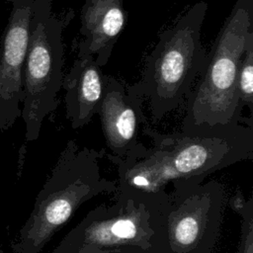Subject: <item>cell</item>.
<instances>
[{
    "label": "cell",
    "instance_id": "cell-8",
    "mask_svg": "<svg viewBox=\"0 0 253 253\" xmlns=\"http://www.w3.org/2000/svg\"><path fill=\"white\" fill-rule=\"evenodd\" d=\"M11 11L0 42V131L21 116L23 68L28 49L32 0H9Z\"/></svg>",
    "mask_w": 253,
    "mask_h": 253
},
{
    "label": "cell",
    "instance_id": "cell-4",
    "mask_svg": "<svg viewBox=\"0 0 253 253\" xmlns=\"http://www.w3.org/2000/svg\"><path fill=\"white\" fill-rule=\"evenodd\" d=\"M208 10L198 1L176 23L158 35V41L144 60L141 78L133 85L148 99L154 122L179 108L188 98L205 67L207 51L201 41Z\"/></svg>",
    "mask_w": 253,
    "mask_h": 253
},
{
    "label": "cell",
    "instance_id": "cell-7",
    "mask_svg": "<svg viewBox=\"0 0 253 253\" xmlns=\"http://www.w3.org/2000/svg\"><path fill=\"white\" fill-rule=\"evenodd\" d=\"M203 177L171 182L164 208L165 253H212L226 202L224 186Z\"/></svg>",
    "mask_w": 253,
    "mask_h": 253
},
{
    "label": "cell",
    "instance_id": "cell-10",
    "mask_svg": "<svg viewBox=\"0 0 253 253\" xmlns=\"http://www.w3.org/2000/svg\"><path fill=\"white\" fill-rule=\"evenodd\" d=\"M127 14L123 0H87L80 11L78 57L92 55L100 67L107 64L124 31Z\"/></svg>",
    "mask_w": 253,
    "mask_h": 253
},
{
    "label": "cell",
    "instance_id": "cell-11",
    "mask_svg": "<svg viewBox=\"0 0 253 253\" xmlns=\"http://www.w3.org/2000/svg\"><path fill=\"white\" fill-rule=\"evenodd\" d=\"M105 75L92 55L77 57L63 76L66 118L73 129L88 125L96 115L104 91Z\"/></svg>",
    "mask_w": 253,
    "mask_h": 253
},
{
    "label": "cell",
    "instance_id": "cell-2",
    "mask_svg": "<svg viewBox=\"0 0 253 253\" xmlns=\"http://www.w3.org/2000/svg\"><path fill=\"white\" fill-rule=\"evenodd\" d=\"M253 33V0H236L207 53L197 84L191 89L181 130L253 126V118L242 116L237 77L249 35Z\"/></svg>",
    "mask_w": 253,
    "mask_h": 253
},
{
    "label": "cell",
    "instance_id": "cell-6",
    "mask_svg": "<svg viewBox=\"0 0 253 253\" xmlns=\"http://www.w3.org/2000/svg\"><path fill=\"white\" fill-rule=\"evenodd\" d=\"M62 31L63 22L52 13L51 0H32L21 109L27 141L38 139L43 120L58 106L64 65Z\"/></svg>",
    "mask_w": 253,
    "mask_h": 253
},
{
    "label": "cell",
    "instance_id": "cell-1",
    "mask_svg": "<svg viewBox=\"0 0 253 253\" xmlns=\"http://www.w3.org/2000/svg\"><path fill=\"white\" fill-rule=\"evenodd\" d=\"M142 132L151 140L136 143L126 155L108 158L117 166L116 192L164 198L167 186L180 179L206 178L233 164L253 160V126L181 130L163 133L148 126Z\"/></svg>",
    "mask_w": 253,
    "mask_h": 253
},
{
    "label": "cell",
    "instance_id": "cell-5",
    "mask_svg": "<svg viewBox=\"0 0 253 253\" xmlns=\"http://www.w3.org/2000/svg\"><path fill=\"white\" fill-rule=\"evenodd\" d=\"M167 196L116 192L113 205L91 210L51 252L67 253L95 246L165 253L163 208Z\"/></svg>",
    "mask_w": 253,
    "mask_h": 253
},
{
    "label": "cell",
    "instance_id": "cell-13",
    "mask_svg": "<svg viewBox=\"0 0 253 253\" xmlns=\"http://www.w3.org/2000/svg\"><path fill=\"white\" fill-rule=\"evenodd\" d=\"M240 237L235 253H253V197L246 199V203L241 211Z\"/></svg>",
    "mask_w": 253,
    "mask_h": 253
},
{
    "label": "cell",
    "instance_id": "cell-15",
    "mask_svg": "<svg viewBox=\"0 0 253 253\" xmlns=\"http://www.w3.org/2000/svg\"><path fill=\"white\" fill-rule=\"evenodd\" d=\"M245 203H246V199L244 198L242 192H241L239 189L236 190L235 194H234V195L230 198V200H229L230 208H231V210H232L234 212H236V213H238L239 211H241V210H242V209L244 208V206H245Z\"/></svg>",
    "mask_w": 253,
    "mask_h": 253
},
{
    "label": "cell",
    "instance_id": "cell-16",
    "mask_svg": "<svg viewBox=\"0 0 253 253\" xmlns=\"http://www.w3.org/2000/svg\"><path fill=\"white\" fill-rule=\"evenodd\" d=\"M0 253H5V252H4V250H3V248L1 247V245H0Z\"/></svg>",
    "mask_w": 253,
    "mask_h": 253
},
{
    "label": "cell",
    "instance_id": "cell-3",
    "mask_svg": "<svg viewBox=\"0 0 253 253\" xmlns=\"http://www.w3.org/2000/svg\"><path fill=\"white\" fill-rule=\"evenodd\" d=\"M96 150L69 139L38 193L27 220L11 243L13 253H41L81 205L106 194L116 193L117 181L101 174Z\"/></svg>",
    "mask_w": 253,
    "mask_h": 253
},
{
    "label": "cell",
    "instance_id": "cell-17",
    "mask_svg": "<svg viewBox=\"0 0 253 253\" xmlns=\"http://www.w3.org/2000/svg\"><path fill=\"white\" fill-rule=\"evenodd\" d=\"M85 1H87V0H85Z\"/></svg>",
    "mask_w": 253,
    "mask_h": 253
},
{
    "label": "cell",
    "instance_id": "cell-9",
    "mask_svg": "<svg viewBox=\"0 0 253 253\" xmlns=\"http://www.w3.org/2000/svg\"><path fill=\"white\" fill-rule=\"evenodd\" d=\"M144 97L136 87L105 75L104 91L97 115L112 155L123 157L136 143L145 117L142 110Z\"/></svg>",
    "mask_w": 253,
    "mask_h": 253
},
{
    "label": "cell",
    "instance_id": "cell-14",
    "mask_svg": "<svg viewBox=\"0 0 253 253\" xmlns=\"http://www.w3.org/2000/svg\"><path fill=\"white\" fill-rule=\"evenodd\" d=\"M52 253V252H50ZM67 253H145L142 250L135 248H124V249H101L95 246H85L79 250L67 252Z\"/></svg>",
    "mask_w": 253,
    "mask_h": 253
},
{
    "label": "cell",
    "instance_id": "cell-12",
    "mask_svg": "<svg viewBox=\"0 0 253 253\" xmlns=\"http://www.w3.org/2000/svg\"><path fill=\"white\" fill-rule=\"evenodd\" d=\"M237 91L241 106L253 113V33L248 37L237 77Z\"/></svg>",
    "mask_w": 253,
    "mask_h": 253
}]
</instances>
